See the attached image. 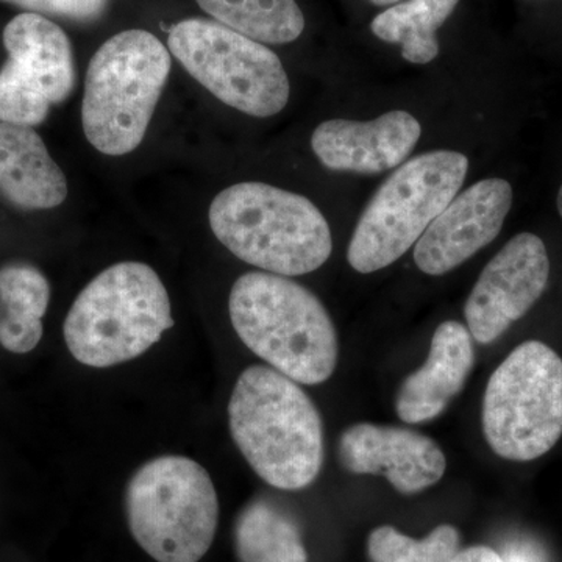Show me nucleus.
<instances>
[{
    "mask_svg": "<svg viewBox=\"0 0 562 562\" xmlns=\"http://www.w3.org/2000/svg\"><path fill=\"white\" fill-rule=\"evenodd\" d=\"M449 562H503L501 553L486 546L460 550Z\"/></svg>",
    "mask_w": 562,
    "mask_h": 562,
    "instance_id": "24",
    "label": "nucleus"
},
{
    "mask_svg": "<svg viewBox=\"0 0 562 562\" xmlns=\"http://www.w3.org/2000/svg\"><path fill=\"white\" fill-rule=\"evenodd\" d=\"M371 2L376 7H387L392 5V3L398 2V0H371Z\"/></svg>",
    "mask_w": 562,
    "mask_h": 562,
    "instance_id": "25",
    "label": "nucleus"
},
{
    "mask_svg": "<svg viewBox=\"0 0 562 562\" xmlns=\"http://www.w3.org/2000/svg\"><path fill=\"white\" fill-rule=\"evenodd\" d=\"M461 535L452 525H439L424 539H413L390 525L369 535L372 562H449L460 552Z\"/></svg>",
    "mask_w": 562,
    "mask_h": 562,
    "instance_id": "21",
    "label": "nucleus"
},
{
    "mask_svg": "<svg viewBox=\"0 0 562 562\" xmlns=\"http://www.w3.org/2000/svg\"><path fill=\"white\" fill-rule=\"evenodd\" d=\"M171 52L154 33L125 31L92 55L85 79L81 125L101 154L138 149L171 74Z\"/></svg>",
    "mask_w": 562,
    "mask_h": 562,
    "instance_id": "5",
    "label": "nucleus"
},
{
    "mask_svg": "<svg viewBox=\"0 0 562 562\" xmlns=\"http://www.w3.org/2000/svg\"><path fill=\"white\" fill-rule=\"evenodd\" d=\"M5 65L0 69V122L43 124L52 105L76 88L72 44L60 25L35 13H21L3 29Z\"/></svg>",
    "mask_w": 562,
    "mask_h": 562,
    "instance_id": "10",
    "label": "nucleus"
},
{
    "mask_svg": "<svg viewBox=\"0 0 562 562\" xmlns=\"http://www.w3.org/2000/svg\"><path fill=\"white\" fill-rule=\"evenodd\" d=\"M558 211H560V216L562 217V187L560 192H558Z\"/></svg>",
    "mask_w": 562,
    "mask_h": 562,
    "instance_id": "26",
    "label": "nucleus"
},
{
    "mask_svg": "<svg viewBox=\"0 0 562 562\" xmlns=\"http://www.w3.org/2000/svg\"><path fill=\"white\" fill-rule=\"evenodd\" d=\"M41 16L65 18L77 22L101 20L110 0H0Z\"/></svg>",
    "mask_w": 562,
    "mask_h": 562,
    "instance_id": "22",
    "label": "nucleus"
},
{
    "mask_svg": "<svg viewBox=\"0 0 562 562\" xmlns=\"http://www.w3.org/2000/svg\"><path fill=\"white\" fill-rule=\"evenodd\" d=\"M172 327L171 299L158 273L144 262L125 261L81 290L63 335L77 361L105 369L146 353Z\"/></svg>",
    "mask_w": 562,
    "mask_h": 562,
    "instance_id": "4",
    "label": "nucleus"
},
{
    "mask_svg": "<svg viewBox=\"0 0 562 562\" xmlns=\"http://www.w3.org/2000/svg\"><path fill=\"white\" fill-rule=\"evenodd\" d=\"M550 279L546 244L532 233H520L480 273L464 306L472 338L491 344L541 299Z\"/></svg>",
    "mask_w": 562,
    "mask_h": 562,
    "instance_id": "11",
    "label": "nucleus"
},
{
    "mask_svg": "<svg viewBox=\"0 0 562 562\" xmlns=\"http://www.w3.org/2000/svg\"><path fill=\"white\" fill-rule=\"evenodd\" d=\"M339 460L357 475H383L401 494L441 482L447 458L430 436L408 428L357 424L339 439Z\"/></svg>",
    "mask_w": 562,
    "mask_h": 562,
    "instance_id": "13",
    "label": "nucleus"
},
{
    "mask_svg": "<svg viewBox=\"0 0 562 562\" xmlns=\"http://www.w3.org/2000/svg\"><path fill=\"white\" fill-rule=\"evenodd\" d=\"M483 432L492 452L532 461L562 438V360L541 341L520 344L484 391Z\"/></svg>",
    "mask_w": 562,
    "mask_h": 562,
    "instance_id": "8",
    "label": "nucleus"
},
{
    "mask_svg": "<svg viewBox=\"0 0 562 562\" xmlns=\"http://www.w3.org/2000/svg\"><path fill=\"white\" fill-rule=\"evenodd\" d=\"M0 195L21 210H52L68 198V180L38 133L0 122Z\"/></svg>",
    "mask_w": 562,
    "mask_h": 562,
    "instance_id": "16",
    "label": "nucleus"
},
{
    "mask_svg": "<svg viewBox=\"0 0 562 562\" xmlns=\"http://www.w3.org/2000/svg\"><path fill=\"white\" fill-rule=\"evenodd\" d=\"M214 21L261 44L301 38L305 16L295 0H195Z\"/></svg>",
    "mask_w": 562,
    "mask_h": 562,
    "instance_id": "20",
    "label": "nucleus"
},
{
    "mask_svg": "<svg viewBox=\"0 0 562 562\" xmlns=\"http://www.w3.org/2000/svg\"><path fill=\"white\" fill-rule=\"evenodd\" d=\"M210 227L247 265L277 276L317 271L330 258V225L310 199L260 181H244L211 202Z\"/></svg>",
    "mask_w": 562,
    "mask_h": 562,
    "instance_id": "3",
    "label": "nucleus"
},
{
    "mask_svg": "<svg viewBox=\"0 0 562 562\" xmlns=\"http://www.w3.org/2000/svg\"><path fill=\"white\" fill-rule=\"evenodd\" d=\"M503 562H547L546 554L531 541H513L501 553Z\"/></svg>",
    "mask_w": 562,
    "mask_h": 562,
    "instance_id": "23",
    "label": "nucleus"
},
{
    "mask_svg": "<svg viewBox=\"0 0 562 562\" xmlns=\"http://www.w3.org/2000/svg\"><path fill=\"white\" fill-rule=\"evenodd\" d=\"M469 171L465 155L432 150L403 162L362 211L347 249L355 271H382L403 257L457 198Z\"/></svg>",
    "mask_w": 562,
    "mask_h": 562,
    "instance_id": "7",
    "label": "nucleus"
},
{
    "mask_svg": "<svg viewBox=\"0 0 562 562\" xmlns=\"http://www.w3.org/2000/svg\"><path fill=\"white\" fill-rule=\"evenodd\" d=\"M420 135L419 121L395 110L369 122H322L313 132L312 149L330 171L382 173L402 166Z\"/></svg>",
    "mask_w": 562,
    "mask_h": 562,
    "instance_id": "14",
    "label": "nucleus"
},
{
    "mask_svg": "<svg viewBox=\"0 0 562 562\" xmlns=\"http://www.w3.org/2000/svg\"><path fill=\"white\" fill-rule=\"evenodd\" d=\"M169 52L214 98L254 117L279 114L290 79L276 52L216 21L191 18L173 25Z\"/></svg>",
    "mask_w": 562,
    "mask_h": 562,
    "instance_id": "9",
    "label": "nucleus"
},
{
    "mask_svg": "<svg viewBox=\"0 0 562 562\" xmlns=\"http://www.w3.org/2000/svg\"><path fill=\"white\" fill-rule=\"evenodd\" d=\"M460 0H409L380 13L371 29L384 43L401 44L402 57L427 65L439 55L436 32L452 16Z\"/></svg>",
    "mask_w": 562,
    "mask_h": 562,
    "instance_id": "19",
    "label": "nucleus"
},
{
    "mask_svg": "<svg viewBox=\"0 0 562 562\" xmlns=\"http://www.w3.org/2000/svg\"><path fill=\"white\" fill-rule=\"evenodd\" d=\"M133 539L157 562H199L220 524L210 473L191 458L165 454L140 465L125 490Z\"/></svg>",
    "mask_w": 562,
    "mask_h": 562,
    "instance_id": "6",
    "label": "nucleus"
},
{
    "mask_svg": "<svg viewBox=\"0 0 562 562\" xmlns=\"http://www.w3.org/2000/svg\"><path fill=\"white\" fill-rule=\"evenodd\" d=\"M50 284L35 266L0 269V344L11 353H29L43 338V317L49 308Z\"/></svg>",
    "mask_w": 562,
    "mask_h": 562,
    "instance_id": "17",
    "label": "nucleus"
},
{
    "mask_svg": "<svg viewBox=\"0 0 562 562\" xmlns=\"http://www.w3.org/2000/svg\"><path fill=\"white\" fill-rule=\"evenodd\" d=\"M239 562H308L297 524L268 501L244 506L235 524Z\"/></svg>",
    "mask_w": 562,
    "mask_h": 562,
    "instance_id": "18",
    "label": "nucleus"
},
{
    "mask_svg": "<svg viewBox=\"0 0 562 562\" xmlns=\"http://www.w3.org/2000/svg\"><path fill=\"white\" fill-rule=\"evenodd\" d=\"M513 206V188L486 179L458 194L428 225L414 247V261L427 276H443L468 261L502 232Z\"/></svg>",
    "mask_w": 562,
    "mask_h": 562,
    "instance_id": "12",
    "label": "nucleus"
},
{
    "mask_svg": "<svg viewBox=\"0 0 562 562\" xmlns=\"http://www.w3.org/2000/svg\"><path fill=\"white\" fill-rule=\"evenodd\" d=\"M475 351L468 327L447 321L432 335L427 361L398 390L395 409L405 424L436 419L464 387Z\"/></svg>",
    "mask_w": 562,
    "mask_h": 562,
    "instance_id": "15",
    "label": "nucleus"
},
{
    "mask_svg": "<svg viewBox=\"0 0 562 562\" xmlns=\"http://www.w3.org/2000/svg\"><path fill=\"white\" fill-rule=\"evenodd\" d=\"M233 441L254 472L281 491L316 482L324 465V424L301 384L271 366H250L228 402Z\"/></svg>",
    "mask_w": 562,
    "mask_h": 562,
    "instance_id": "1",
    "label": "nucleus"
},
{
    "mask_svg": "<svg viewBox=\"0 0 562 562\" xmlns=\"http://www.w3.org/2000/svg\"><path fill=\"white\" fill-rule=\"evenodd\" d=\"M228 312L244 346L295 383H325L335 372L338 333L302 284L277 273H244L233 284Z\"/></svg>",
    "mask_w": 562,
    "mask_h": 562,
    "instance_id": "2",
    "label": "nucleus"
}]
</instances>
